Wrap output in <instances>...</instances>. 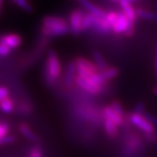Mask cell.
<instances>
[{"label": "cell", "instance_id": "6da1fadb", "mask_svg": "<svg viewBox=\"0 0 157 157\" xmlns=\"http://www.w3.org/2000/svg\"><path fill=\"white\" fill-rule=\"evenodd\" d=\"M71 33L67 21L60 17L46 16L42 19L41 33L45 37L63 36Z\"/></svg>", "mask_w": 157, "mask_h": 157}, {"label": "cell", "instance_id": "7a4b0ae2", "mask_svg": "<svg viewBox=\"0 0 157 157\" xmlns=\"http://www.w3.org/2000/svg\"><path fill=\"white\" fill-rule=\"evenodd\" d=\"M61 73L60 61L58 58L56 52L50 49L48 52L46 64H45V78L49 84H53Z\"/></svg>", "mask_w": 157, "mask_h": 157}, {"label": "cell", "instance_id": "3957f363", "mask_svg": "<svg viewBox=\"0 0 157 157\" xmlns=\"http://www.w3.org/2000/svg\"><path fill=\"white\" fill-rule=\"evenodd\" d=\"M75 63L77 67V74L81 78L89 79L94 74L99 73V70L95 65L84 58L76 59Z\"/></svg>", "mask_w": 157, "mask_h": 157}, {"label": "cell", "instance_id": "277c9868", "mask_svg": "<svg viewBox=\"0 0 157 157\" xmlns=\"http://www.w3.org/2000/svg\"><path fill=\"white\" fill-rule=\"evenodd\" d=\"M85 12L82 9H74L69 16L70 31L73 36H78L81 33V23Z\"/></svg>", "mask_w": 157, "mask_h": 157}, {"label": "cell", "instance_id": "5b68a950", "mask_svg": "<svg viewBox=\"0 0 157 157\" xmlns=\"http://www.w3.org/2000/svg\"><path fill=\"white\" fill-rule=\"evenodd\" d=\"M129 121L134 126L140 129L143 133H155V128L142 114L133 113L129 116Z\"/></svg>", "mask_w": 157, "mask_h": 157}, {"label": "cell", "instance_id": "8992f818", "mask_svg": "<svg viewBox=\"0 0 157 157\" xmlns=\"http://www.w3.org/2000/svg\"><path fill=\"white\" fill-rule=\"evenodd\" d=\"M75 82L85 91H86L87 93H89L91 94H100L102 90V86L96 85L93 82H91L89 80L86 79V78H81L77 75V77L75 78Z\"/></svg>", "mask_w": 157, "mask_h": 157}, {"label": "cell", "instance_id": "52a82bcc", "mask_svg": "<svg viewBox=\"0 0 157 157\" xmlns=\"http://www.w3.org/2000/svg\"><path fill=\"white\" fill-rule=\"evenodd\" d=\"M0 43L7 45L11 50L16 49L22 43V38L17 33L5 34L0 37Z\"/></svg>", "mask_w": 157, "mask_h": 157}, {"label": "cell", "instance_id": "ba28073f", "mask_svg": "<svg viewBox=\"0 0 157 157\" xmlns=\"http://www.w3.org/2000/svg\"><path fill=\"white\" fill-rule=\"evenodd\" d=\"M80 6L83 8H85L86 11L92 15H94V17H106V12L103 11L101 8L98 6H94L93 3H91L89 0H76Z\"/></svg>", "mask_w": 157, "mask_h": 157}, {"label": "cell", "instance_id": "9c48e42d", "mask_svg": "<svg viewBox=\"0 0 157 157\" xmlns=\"http://www.w3.org/2000/svg\"><path fill=\"white\" fill-rule=\"evenodd\" d=\"M91 28H93L94 30H95L96 32L101 33H108L112 30V27L108 25V23L106 20V17H94V22H93V25H92Z\"/></svg>", "mask_w": 157, "mask_h": 157}, {"label": "cell", "instance_id": "30bf717a", "mask_svg": "<svg viewBox=\"0 0 157 157\" xmlns=\"http://www.w3.org/2000/svg\"><path fill=\"white\" fill-rule=\"evenodd\" d=\"M77 77V67H76V63L75 61L69 62L67 72L65 75V85L70 87L75 82V78Z\"/></svg>", "mask_w": 157, "mask_h": 157}, {"label": "cell", "instance_id": "8fae6325", "mask_svg": "<svg viewBox=\"0 0 157 157\" xmlns=\"http://www.w3.org/2000/svg\"><path fill=\"white\" fill-rule=\"evenodd\" d=\"M103 114L105 116V119L110 120L117 127L122 126V124L124 122V118L120 116L118 113L114 112L110 106H107V107H104V109H103Z\"/></svg>", "mask_w": 157, "mask_h": 157}, {"label": "cell", "instance_id": "7c38bea8", "mask_svg": "<svg viewBox=\"0 0 157 157\" xmlns=\"http://www.w3.org/2000/svg\"><path fill=\"white\" fill-rule=\"evenodd\" d=\"M120 6L122 10L123 14L126 16L127 19L128 23H132V24H135V20H136V12H135V9L133 8V6L131 4L128 3H126V2H120Z\"/></svg>", "mask_w": 157, "mask_h": 157}, {"label": "cell", "instance_id": "4fadbf2b", "mask_svg": "<svg viewBox=\"0 0 157 157\" xmlns=\"http://www.w3.org/2000/svg\"><path fill=\"white\" fill-rule=\"evenodd\" d=\"M128 25V21L127 19L126 16L123 14V12H118V19L115 25L113 27V31L115 33H124Z\"/></svg>", "mask_w": 157, "mask_h": 157}, {"label": "cell", "instance_id": "5bb4252c", "mask_svg": "<svg viewBox=\"0 0 157 157\" xmlns=\"http://www.w3.org/2000/svg\"><path fill=\"white\" fill-rule=\"evenodd\" d=\"M92 56H93V59L94 60V65L96 66V67L98 68L99 72H101V71H103V70H105V69H107L108 67L107 61L105 60V59L103 58L102 54L99 51H93L92 52Z\"/></svg>", "mask_w": 157, "mask_h": 157}, {"label": "cell", "instance_id": "9a60e30c", "mask_svg": "<svg viewBox=\"0 0 157 157\" xmlns=\"http://www.w3.org/2000/svg\"><path fill=\"white\" fill-rule=\"evenodd\" d=\"M100 73H101L103 79L106 82H107V81L112 80L113 78L118 77L120 74V70H119V68L115 67H108L107 69L100 72Z\"/></svg>", "mask_w": 157, "mask_h": 157}, {"label": "cell", "instance_id": "2e32d148", "mask_svg": "<svg viewBox=\"0 0 157 157\" xmlns=\"http://www.w3.org/2000/svg\"><path fill=\"white\" fill-rule=\"evenodd\" d=\"M104 128L107 135L110 139H115L118 136V127L108 119H105Z\"/></svg>", "mask_w": 157, "mask_h": 157}, {"label": "cell", "instance_id": "e0dca14e", "mask_svg": "<svg viewBox=\"0 0 157 157\" xmlns=\"http://www.w3.org/2000/svg\"><path fill=\"white\" fill-rule=\"evenodd\" d=\"M136 12V16L140 17L142 19H146V20H150V21H155L157 22V13L156 12H153V11H147L142 8H137L135 9Z\"/></svg>", "mask_w": 157, "mask_h": 157}, {"label": "cell", "instance_id": "ac0fdd59", "mask_svg": "<svg viewBox=\"0 0 157 157\" xmlns=\"http://www.w3.org/2000/svg\"><path fill=\"white\" fill-rule=\"evenodd\" d=\"M19 130L26 139L32 140V141H38V140H39L38 136L34 134L33 130L30 128V127L26 123L20 124L19 125Z\"/></svg>", "mask_w": 157, "mask_h": 157}, {"label": "cell", "instance_id": "d6986e66", "mask_svg": "<svg viewBox=\"0 0 157 157\" xmlns=\"http://www.w3.org/2000/svg\"><path fill=\"white\" fill-rule=\"evenodd\" d=\"M14 104L11 98L6 97L3 101H0V109L6 113H10L13 111Z\"/></svg>", "mask_w": 157, "mask_h": 157}, {"label": "cell", "instance_id": "ffe728a7", "mask_svg": "<svg viewBox=\"0 0 157 157\" xmlns=\"http://www.w3.org/2000/svg\"><path fill=\"white\" fill-rule=\"evenodd\" d=\"M94 16L92 15L89 12L85 13L83 19H82V23H81V32L86 31V30H88V29L92 27L93 22H94Z\"/></svg>", "mask_w": 157, "mask_h": 157}, {"label": "cell", "instance_id": "44dd1931", "mask_svg": "<svg viewBox=\"0 0 157 157\" xmlns=\"http://www.w3.org/2000/svg\"><path fill=\"white\" fill-rule=\"evenodd\" d=\"M14 4H16L17 6H19L21 9H23L24 11H25L26 12L33 13L34 11L33 6H32L27 0H16Z\"/></svg>", "mask_w": 157, "mask_h": 157}, {"label": "cell", "instance_id": "7402d4cb", "mask_svg": "<svg viewBox=\"0 0 157 157\" xmlns=\"http://www.w3.org/2000/svg\"><path fill=\"white\" fill-rule=\"evenodd\" d=\"M118 19V12L116 11H109L106 14V20L108 23V25L112 27H113V25H115V23Z\"/></svg>", "mask_w": 157, "mask_h": 157}, {"label": "cell", "instance_id": "603a6c76", "mask_svg": "<svg viewBox=\"0 0 157 157\" xmlns=\"http://www.w3.org/2000/svg\"><path fill=\"white\" fill-rule=\"evenodd\" d=\"M110 107H112V109L114 111V112L118 113L120 116H121V117L124 118V109L123 107H122V105H121V103L119 101H113L111 103V105H110Z\"/></svg>", "mask_w": 157, "mask_h": 157}, {"label": "cell", "instance_id": "cb8c5ba5", "mask_svg": "<svg viewBox=\"0 0 157 157\" xmlns=\"http://www.w3.org/2000/svg\"><path fill=\"white\" fill-rule=\"evenodd\" d=\"M144 137L147 140V142H149L150 144H156L157 143V134L155 133H143Z\"/></svg>", "mask_w": 157, "mask_h": 157}, {"label": "cell", "instance_id": "d4e9b609", "mask_svg": "<svg viewBox=\"0 0 157 157\" xmlns=\"http://www.w3.org/2000/svg\"><path fill=\"white\" fill-rule=\"evenodd\" d=\"M142 115L146 118L147 120L155 128H157V116L152 114V113H144Z\"/></svg>", "mask_w": 157, "mask_h": 157}, {"label": "cell", "instance_id": "484cf974", "mask_svg": "<svg viewBox=\"0 0 157 157\" xmlns=\"http://www.w3.org/2000/svg\"><path fill=\"white\" fill-rule=\"evenodd\" d=\"M29 157H43L41 148H40L39 146L33 147L30 150Z\"/></svg>", "mask_w": 157, "mask_h": 157}, {"label": "cell", "instance_id": "4316f807", "mask_svg": "<svg viewBox=\"0 0 157 157\" xmlns=\"http://www.w3.org/2000/svg\"><path fill=\"white\" fill-rule=\"evenodd\" d=\"M15 141V137L12 135H6L4 137H0V145L10 144Z\"/></svg>", "mask_w": 157, "mask_h": 157}, {"label": "cell", "instance_id": "83f0119b", "mask_svg": "<svg viewBox=\"0 0 157 157\" xmlns=\"http://www.w3.org/2000/svg\"><path fill=\"white\" fill-rule=\"evenodd\" d=\"M11 49L7 45L0 43V57H6L11 53Z\"/></svg>", "mask_w": 157, "mask_h": 157}, {"label": "cell", "instance_id": "f1b7e54d", "mask_svg": "<svg viewBox=\"0 0 157 157\" xmlns=\"http://www.w3.org/2000/svg\"><path fill=\"white\" fill-rule=\"evenodd\" d=\"M9 132V125L6 122H0V137L6 136Z\"/></svg>", "mask_w": 157, "mask_h": 157}, {"label": "cell", "instance_id": "f546056e", "mask_svg": "<svg viewBox=\"0 0 157 157\" xmlns=\"http://www.w3.org/2000/svg\"><path fill=\"white\" fill-rule=\"evenodd\" d=\"M145 112V104L143 102H138L135 107V113L138 114H143Z\"/></svg>", "mask_w": 157, "mask_h": 157}, {"label": "cell", "instance_id": "4dcf8cb0", "mask_svg": "<svg viewBox=\"0 0 157 157\" xmlns=\"http://www.w3.org/2000/svg\"><path fill=\"white\" fill-rule=\"evenodd\" d=\"M8 94H9V91L6 86H0V101L6 99V97H8Z\"/></svg>", "mask_w": 157, "mask_h": 157}, {"label": "cell", "instance_id": "1f68e13d", "mask_svg": "<svg viewBox=\"0 0 157 157\" xmlns=\"http://www.w3.org/2000/svg\"><path fill=\"white\" fill-rule=\"evenodd\" d=\"M3 3H4V0H0V16H1V12H2V7H3Z\"/></svg>", "mask_w": 157, "mask_h": 157}, {"label": "cell", "instance_id": "d6a6232c", "mask_svg": "<svg viewBox=\"0 0 157 157\" xmlns=\"http://www.w3.org/2000/svg\"><path fill=\"white\" fill-rule=\"evenodd\" d=\"M153 93H154V94H155L157 96V86H155L153 88Z\"/></svg>", "mask_w": 157, "mask_h": 157}, {"label": "cell", "instance_id": "836d02e7", "mask_svg": "<svg viewBox=\"0 0 157 157\" xmlns=\"http://www.w3.org/2000/svg\"><path fill=\"white\" fill-rule=\"evenodd\" d=\"M155 75H156V78H157V56H156V59H155Z\"/></svg>", "mask_w": 157, "mask_h": 157}, {"label": "cell", "instance_id": "e575fe53", "mask_svg": "<svg viewBox=\"0 0 157 157\" xmlns=\"http://www.w3.org/2000/svg\"><path fill=\"white\" fill-rule=\"evenodd\" d=\"M110 1L114 2V3H120V2H121V1H122V0H110Z\"/></svg>", "mask_w": 157, "mask_h": 157}, {"label": "cell", "instance_id": "d590c367", "mask_svg": "<svg viewBox=\"0 0 157 157\" xmlns=\"http://www.w3.org/2000/svg\"><path fill=\"white\" fill-rule=\"evenodd\" d=\"M10 1H11V3H13V4H14V3H15V1H16V0H10Z\"/></svg>", "mask_w": 157, "mask_h": 157}, {"label": "cell", "instance_id": "8d00e7d4", "mask_svg": "<svg viewBox=\"0 0 157 157\" xmlns=\"http://www.w3.org/2000/svg\"><path fill=\"white\" fill-rule=\"evenodd\" d=\"M137 1H140V0H134V2H137Z\"/></svg>", "mask_w": 157, "mask_h": 157}, {"label": "cell", "instance_id": "74e56055", "mask_svg": "<svg viewBox=\"0 0 157 157\" xmlns=\"http://www.w3.org/2000/svg\"><path fill=\"white\" fill-rule=\"evenodd\" d=\"M156 52H157V49H156Z\"/></svg>", "mask_w": 157, "mask_h": 157}]
</instances>
